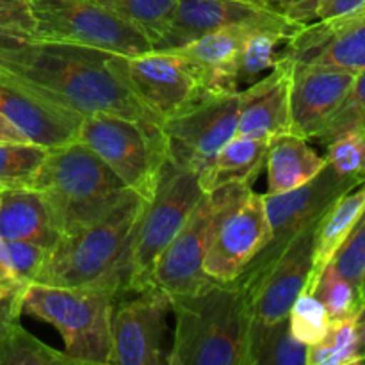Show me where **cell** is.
I'll return each instance as SVG.
<instances>
[{
	"instance_id": "obj_14",
	"label": "cell",
	"mask_w": 365,
	"mask_h": 365,
	"mask_svg": "<svg viewBox=\"0 0 365 365\" xmlns=\"http://www.w3.org/2000/svg\"><path fill=\"white\" fill-rule=\"evenodd\" d=\"M319 220L312 221L305 230L299 232L298 237L287 246L284 255L271 267L250 302L248 307L250 316H252L250 364L252 365L253 355L262 344L267 331L287 319L292 303L305 291L310 271H312L314 242H316Z\"/></svg>"
},
{
	"instance_id": "obj_44",
	"label": "cell",
	"mask_w": 365,
	"mask_h": 365,
	"mask_svg": "<svg viewBox=\"0 0 365 365\" xmlns=\"http://www.w3.org/2000/svg\"><path fill=\"white\" fill-rule=\"evenodd\" d=\"M355 328L356 342H359V364H362L365 360V302L362 303V307H360L359 314H356Z\"/></svg>"
},
{
	"instance_id": "obj_43",
	"label": "cell",
	"mask_w": 365,
	"mask_h": 365,
	"mask_svg": "<svg viewBox=\"0 0 365 365\" xmlns=\"http://www.w3.org/2000/svg\"><path fill=\"white\" fill-rule=\"evenodd\" d=\"M0 141L21 143V141H27V138H25V135L21 134V132L18 130V128L14 127V125L4 116V114H0Z\"/></svg>"
},
{
	"instance_id": "obj_46",
	"label": "cell",
	"mask_w": 365,
	"mask_h": 365,
	"mask_svg": "<svg viewBox=\"0 0 365 365\" xmlns=\"http://www.w3.org/2000/svg\"><path fill=\"white\" fill-rule=\"evenodd\" d=\"M360 294H362V302H365V278H364L362 289H360Z\"/></svg>"
},
{
	"instance_id": "obj_50",
	"label": "cell",
	"mask_w": 365,
	"mask_h": 365,
	"mask_svg": "<svg viewBox=\"0 0 365 365\" xmlns=\"http://www.w3.org/2000/svg\"><path fill=\"white\" fill-rule=\"evenodd\" d=\"M362 364H365V360H364V362H362Z\"/></svg>"
},
{
	"instance_id": "obj_34",
	"label": "cell",
	"mask_w": 365,
	"mask_h": 365,
	"mask_svg": "<svg viewBox=\"0 0 365 365\" xmlns=\"http://www.w3.org/2000/svg\"><path fill=\"white\" fill-rule=\"evenodd\" d=\"M309 346L291 334L289 319L267 331L253 355V365H307Z\"/></svg>"
},
{
	"instance_id": "obj_36",
	"label": "cell",
	"mask_w": 365,
	"mask_h": 365,
	"mask_svg": "<svg viewBox=\"0 0 365 365\" xmlns=\"http://www.w3.org/2000/svg\"><path fill=\"white\" fill-rule=\"evenodd\" d=\"M330 266L346 280L351 282L359 291L362 289L365 278V210L341 248L337 250Z\"/></svg>"
},
{
	"instance_id": "obj_15",
	"label": "cell",
	"mask_w": 365,
	"mask_h": 365,
	"mask_svg": "<svg viewBox=\"0 0 365 365\" xmlns=\"http://www.w3.org/2000/svg\"><path fill=\"white\" fill-rule=\"evenodd\" d=\"M230 25H257L285 32L292 38L303 25L289 20L267 4L252 0H178L166 31L153 43L157 52H170L192 39Z\"/></svg>"
},
{
	"instance_id": "obj_17",
	"label": "cell",
	"mask_w": 365,
	"mask_h": 365,
	"mask_svg": "<svg viewBox=\"0 0 365 365\" xmlns=\"http://www.w3.org/2000/svg\"><path fill=\"white\" fill-rule=\"evenodd\" d=\"M0 114H4L27 141L45 146L46 150L77 141L84 118L34 89L4 77H0Z\"/></svg>"
},
{
	"instance_id": "obj_31",
	"label": "cell",
	"mask_w": 365,
	"mask_h": 365,
	"mask_svg": "<svg viewBox=\"0 0 365 365\" xmlns=\"http://www.w3.org/2000/svg\"><path fill=\"white\" fill-rule=\"evenodd\" d=\"M312 294L323 303L331 321L356 316L364 303L359 289L337 273L330 264L321 273Z\"/></svg>"
},
{
	"instance_id": "obj_7",
	"label": "cell",
	"mask_w": 365,
	"mask_h": 365,
	"mask_svg": "<svg viewBox=\"0 0 365 365\" xmlns=\"http://www.w3.org/2000/svg\"><path fill=\"white\" fill-rule=\"evenodd\" d=\"M360 182L362 180L341 177L334 168L327 164L319 175H316L302 187L292 189L284 195L264 196V210L269 223V239L235 280L245 294L246 305H250L266 274L284 255L287 246L298 237L299 232L305 230L312 221L319 220L339 196Z\"/></svg>"
},
{
	"instance_id": "obj_5",
	"label": "cell",
	"mask_w": 365,
	"mask_h": 365,
	"mask_svg": "<svg viewBox=\"0 0 365 365\" xmlns=\"http://www.w3.org/2000/svg\"><path fill=\"white\" fill-rule=\"evenodd\" d=\"M120 292L110 285L25 287L21 310L59 331L63 353L73 364H109L110 312Z\"/></svg>"
},
{
	"instance_id": "obj_26",
	"label": "cell",
	"mask_w": 365,
	"mask_h": 365,
	"mask_svg": "<svg viewBox=\"0 0 365 365\" xmlns=\"http://www.w3.org/2000/svg\"><path fill=\"white\" fill-rule=\"evenodd\" d=\"M291 38L285 32L277 29L257 27L248 32V36L242 41L241 50L235 64V77L237 84H253L259 81L266 71H271L274 64L280 61L282 53H278L284 43Z\"/></svg>"
},
{
	"instance_id": "obj_29",
	"label": "cell",
	"mask_w": 365,
	"mask_h": 365,
	"mask_svg": "<svg viewBox=\"0 0 365 365\" xmlns=\"http://www.w3.org/2000/svg\"><path fill=\"white\" fill-rule=\"evenodd\" d=\"M73 364L63 351L50 348L20 323L0 337V365Z\"/></svg>"
},
{
	"instance_id": "obj_30",
	"label": "cell",
	"mask_w": 365,
	"mask_h": 365,
	"mask_svg": "<svg viewBox=\"0 0 365 365\" xmlns=\"http://www.w3.org/2000/svg\"><path fill=\"white\" fill-rule=\"evenodd\" d=\"M356 316L331 321L330 331L317 344L309 346L307 365H349L359 364Z\"/></svg>"
},
{
	"instance_id": "obj_32",
	"label": "cell",
	"mask_w": 365,
	"mask_h": 365,
	"mask_svg": "<svg viewBox=\"0 0 365 365\" xmlns=\"http://www.w3.org/2000/svg\"><path fill=\"white\" fill-rule=\"evenodd\" d=\"M351 130L365 132V70L356 73L346 98L342 100L334 116L327 121V125L314 135L312 141L327 146L339 135Z\"/></svg>"
},
{
	"instance_id": "obj_21",
	"label": "cell",
	"mask_w": 365,
	"mask_h": 365,
	"mask_svg": "<svg viewBox=\"0 0 365 365\" xmlns=\"http://www.w3.org/2000/svg\"><path fill=\"white\" fill-rule=\"evenodd\" d=\"M257 25H230L170 50L184 59L207 93L239 91L235 64L242 41ZM269 29V27H267Z\"/></svg>"
},
{
	"instance_id": "obj_11",
	"label": "cell",
	"mask_w": 365,
	"mask_h": 365,
	"mask_svg": "<svg viewBox=\"0 0 365 365\" xmlns=\"http://www.w3.org/2000/svg\"><path fill=\"white\" fill-rule=\"evenodd\" d=\"M109 63L132 95L163 123L212 95L175 53L157 50L135 57L110 53Z\"/></svg>"
},
{
	"instance_id": "obj_38",
	"label": "cell",
	"mask_w": 365,
	"mask_h": 365,
	"mask_svg": "<svg viewBox=\"0 0 365 365\" xmlns=\"http://www.w3.org/2000/svg\"><path fill=\"white\" fill-rule=\"evenodd\" d=\"M319 2L321 0H271L267 6L284 14L289 20L305 27V25L316 21Z\"/></svg>"
},
{
	"instance_id": "obj_24",
	"label": "cell",
	"mask_w": 365,
	"mask_h": 365,
	"mask_svg": "<svg viewBox=\"0 0 365 365\" xmlns=\"http://www.w3.org/2000/svg\"><path fill=\"white\" fill-rule=\"evenodd\" d=\"M365 210V180L356 184L344 195L339 196L330 209L323 214L316 230V242H314V260L309 282L303 292L312 294L317 280L324 267L331 262L337 250L353 230L356 221L360 220Z\"/></svg>"
},
{
	"instance_id": "obj_27",
	"label": "cell",
	"mask_w": 365,
	"mask_h": 365,
	"mask_svg": "<svg viewBox=\"0 0 365 365\" xmlns=\"http://www.w3.org/2000/svg\"><path fill=\"white\" fill-rule=\"evenodd\" d=\"M48 150L29 141H0V191L31 187Z\"/></svg>"
},
{
	"instance_id": "obj_16",
	"label": "cell",
	"mask_w": 365,
	"mask_h": 365,
	"mask_svg": "<svg viewBox=\"0 0 365 365\" xmlns=\"http://www.w3.org/2000/svg\"><path fill=\"white\" fill-rule=\"evenodd\" d=\"M269 239L264 196L250 192L214 234L203 260V273L212 282L232 284Z\"/></svg>"
},
{
	"instance_id": "obj_18",
	"label": "cell",
	"mask_w": 365,
	"mask_h": 365,
	"mask_svg": "<svg viewBox=\"0 0 365 365\" xmlns=\"http://www.w3.org/2000/svg\"><path fill=\"white\" fill-rule=\"evenodd\" d=\"M294 59L282 53L273 70L239 91L237 135L271 141L291 134V86Z\"/></svg>"
},
{
	"instance_id": "obj_3",
	"label": "cell",
	"mask_w": 365,
	"mask_h": 365,
	"mask_svg": "<svg viewBox=\"0 0 365 365\" xmlns=\"http://www.w3.org/2000/svg\"><path fill=\"white\" fill-rule=\"evenodd\" d=\"M146 200L130 191L98 220L61 235L34 284L56 287L110 285L125 294V264Z\"/></svg>"
},
{
	"instance_id": "obj_2",
	"label": "cell",
	"mask_w": 365,
	"mask_h": 365,
	"mask_svg": "<svg viewBox=\"0 0 365 365\" xmlns=\"http://www.w3.org/2000/svg\"><path fill=\"white\" fill-rule=\"evenodd\" d=\"M175 337L170 365H252V316L235 282H210L200 291L171 298Z\"/></svg>"
},
{
	"instance_id": "obj_39",
	"label": "cell",
	"mask_w": 365,
	"mask_h": 365,
	"mask_svg": "<svg viewBox=\"0 0 365 365\" xmlns=\"http://www.w3.org/2000/svg\"><path fill=\"white\" fill-rule=\"evenodd\" d=\"M0 24L31 36L32 16L29 0H0Z\"/></svg>"
},
{
	"instance_id": "obj_19",
	"label": "cell",
	"mask_w": 365,
	"mask_h": 365,
	"mask_svg": "<svg viewBox=\"0 0 365 365\" xmlns=\"http://www.w3.org/2000/svg\"><path fill=\"white\" fill-rule=\"evenodd\" d=\"M356 73L317 64H296L291 86V134L312 141L348 95Z\"/></svg>"
},
{
	"instance_id": "obj_37",
	"label": "cell",
	"mask_w": 365,
	"mask_h": 365,
	"mask_svg": "<svg viewBox=\"0 0 365 365\" xmlns=\"http://www.w3.org/2000/svg\"><path fill=\"white\" fill-rule=\"evenodd\" d=\"M48 250L20 241H4V257L7 269L18 287L25 289L34 284L39 271L45 266Z\"/></svg>"
},
{
	"instance_id": "obj_23",
	"label": "cell",
	"mask_w": 365,
	"mask_h": 365,
	"mask_svg": "<svg viewBox=\"0 0 365 365\" xmlns=\"http://www.w3.org/2000/svg\"><path fill=\"white\" fill-rule=\"evenodd\" d=\"M267 196L298 189L321 173L327 160L317 155L309 141L294 134L277 135L267 150Z\"/></svg>"
},
{
	"instance_id": "obj_47",
	"label": "cell",
	"mask_w": 365,
	"mask_h": 365,
	"mask_svg": "<svg viewBox=\"0 0 365 365\" xmlns=\"http://www.w3.org/2000/svg\"><path fill=\"white\" fill-rule=\"evenodd\" d=\"M260 2H262V4H269L271 0H260Z\"/></svg>"
},
{
	"instance_id": "obj_20",
	"label": "cell",
	"mask_w": 365,
	"mask_h": 365,
	"mask_svg": "<svg viewBox=\"0 0 365 365\" xmlns=\"http://www.w3.org/2000/svg\"><path fill=\"white\" fill-rule=\"evenodd\" d=\"M284 52L296 64H317L359 73L365 70V18L312 21L287 39Z\"/></svg>"
},
{
	"instance_id": "obj_49",
	"label": "cell",
	"mask_w": 365,
	"mask_h": 365,
	"mask_svg": "<svg viewBox=\"0 0 365 365\" xmlns=\"http://www.w3.org/2000/svg\"><path fill=\"white\" fill-rule=\"evenodd\" d=\"M0 294H2V292H0ZM4 294H6V292H4Z\"/></svg>"
},
{
	"instance_id": "obj_8",
	"label": "cell",
	"mask_w": 365,
	"mask_h": 365,
	"mask_svg": "<svg viewBox=\"0 0 365 365\" xmlns=\"http://www.w3.org/2000/svg\"><path fill=\"white\" fill-rule=\"evenodd\" d=\"M78 141L93 150L123 184L148 202L166 160V138L160 125L114 114H89L78 128Z\"/></svg>"
},
{
	"instance_id": "obj_35",
	"label": "cell",
	"mask_w": 365,
	"mask_h": 365,
	"mask_svg": "<svg viewBox=\"0 0 365 365\" xmlns=\"http://www.w3.org/2000/svg\"><path fill=\"white\" fill-rule=\"evenodd\" d=\"M324 160L341 177L365 180V132H346L328 143Z\"/></svg>"
},
{
	"instance_id": "obj_1",
	"label": "cell",
	"mask_w": 365,
	"mask_h": 365,
	"mask_svg": "<svg viewBox=\"0 0 365 365\" xmlns=\"http://www.w3.org/2000/svg\"><path fill=\"white\" fill-rule=\"evenodd\" d=\"M109 56L103 50L32 38L0 64V77L27 86L81 116L106 113L163 127L121 82Z\"/></svg>"
},
{
	"instance_id": "obj_25",
	"label": "cell",
	"mask_w": 365,
	"mask_h": 365,
	"mask_svg": "<svg viewBox=\"0 0 365 365\" xmlns=\"http://www.w3.org/2000/svg\"><path fill=\"white\" fill-rule=\"evenodd\" d=\"M267 150H269L267 139L235 134L217 152L212 164L202 175H198L200 187L203 192H212L214 189L235 182L252 184L266 166Z\"/></svg>"
},
{
	"instance_id": "obj_45",
	"label": "cell",
	"mask_w": 365,
	"mask_h": 365,
	"mask_svg": "<svg viewBox=\"0 0 365 365\" xmlns=\"http://www.w3.org/2000/svg\"><path fill=\"white\" fill-rule=\"evenodd\" d=\"M364 18H365V4L359 11H356V13L349 14V16H344V18H339V20H331V21H356V20H364Z\"/></svg>"
},
{
	"instance_id": "obj_28",
	"label": "cell",
	"mask_w": 365,
	"mask_h": 365,
	"mask_svg": "<svg viewBox=\"0 0 365 365\" xmlns=\"http://www.w3.org/2000/svg\"><path fill=\"white\" fill-rule=\"evenodd\" d=\"M118 16L138 27L153 43L166 31L178 0H96Z\"/></svg>"
},
{
	"instance_id": "obj_41",
	"label": "cell",
	"mask_w": 365,
	"mask_h": 365,
	"mask_svg": "<svg viewBox=\"0 0 365 365\" xmlns=\"http://www.w3.org/2000/svg\"><path fill=\"white\" fill-rule=\"evenodd\" d=\"M365 0H321L316 21H331L356 13Z\"/></svg>"
},
{
	"instance_id": "obj_13",
	"label": "cell",
	"mask_w": 365,
	"mask_h": 365,
	"mask_svg": "<svg viewBox=\"0 0 365 365\" xmlns=\"http://www.w3.org/2000/svg\"><path fill=\"white\" fill-rule=\"evenodd\" d=\"M114 298L110 312L109 364H166L168 316L173 310L171 296L157 285Z\"/></svg>"
},
{
	"instance_id": "obj_33",
	"label": "cell",
	"mask_w": 365,
	"mask_h": 365,
	"mask_svg": "<svg viewBox=\"0 0 365 365\" xmlns=\"http://www.w3.org/2000/svg\"><path fill=\"white\" fill-rule=\"evenodd\" d=\"M289 328L291 334L303 344L314 346L323 341L331 327L323 303L309 292H302L289 310Z\"/></svg>"
},
{
	"instance_id": "obj_40",
	"label": "cell",
	"mask_w": 365,
	"mask_h": 365,
	"mask_svg": "<svg viewBox=\"0 0 365 365\" xmlns=\"http://www.w3.org/2000/svg\"><path fill=\"white\" fill-rule=\"evenodd\" d=\"M24 291L25 289L0 294V337L20 323V317L24 314V310H21Z\"/></svg>"
},
{
	"instance_id": "obj_48",
	"label": "cell",
	"mask_w": 365,
	"mask_h": 365,
	"mask_svg": "<svg viewBox=\"0 0 365 365\" xmlns=\"http://www.w3.org/2000/svg\"><path fill=\"white\" fill-rule=\"evenodd\" d=\"M252 2H260V0H252Z\"/></svg>"
},
{
	"instance_id": "obj_42",
	"label": "cell",
	"mask_w": 365,
	"mask_h": 365,
	"mask_svg": "<svg viewBox=\"0 0 365 365\" xmlns=\"http://www.w3.org/2000/svg\"><path fill=\"white\" fill-rule=\"evenodd\" d=\"M13 291H21V287H18L14 284L13 277H11L9 269H7L6 257H4V239L0 237V292H13Z\"/></svg>"
},
{
	"instance_id": "obj_6",
	"label": "cell",
	"mask_w": 365,
	"mask_h": 365,
	"mask_svg": "<svg viewBox=\"0 0 365 365\" xmlns=\"http://www.w3.org/2000/svg\"><path fill=\"white\" fill-rule=\"evenodd\" d=\"M203 195L198 173L177 166L166 157L152 198L146 202L132 237L125 264V292L153 285V269Z\"/></svg>"
},
{
	"instance_id": "obj_12",
	"label": "cell",
	"mask_w": 365,
	"mask_h": 365,
	"mask_svg": "<svg viewBox=\"0 0 365 365\" xmlns=\"http://www.w3.org/2000/svg\"><path fill=\"white\" fill-rule=\"evenodd\" d=\"M239 91L207 95L185 113L164 121L168 159L202 175L237 134Z\"/></svg>"
},
{
	"instance_id": "obj_4",
	"label": "cell",
	"mask_w": 365,
	"mask_h": 365,
	"mask_svg": "<svg viewBox=\"0 0 365 365\" xmlns=\"http://www.w3.org/2000/svg\"><path fill=\"white\" fill-rule=\"evenodd\" d=\"M31 187L46 200L61 235L102 217L130 191L78 139L46 152Z\"/></svg>"
},
{
	"instance_id": "obj_9",
	"label": "cell",
	"mask_w": 365,
	"mask_h": 365,
	"mask_svg": "<svg viewBox=\"0 0 365 365\" xmlns=\"http://www.w3.org/2000/svg\"><path fill=\"white\" fill-rule=\"evenodd\" d=\"M252 191L248 182H235L212 192H203L177 237L157 260L153 285L166 291L171 298H177L210 284L212 280L203 273V260L210 241L225 217L241 205Z\"/></svg>"
},
{
	"instance_id": "obj_22",
	"label": "cell",
	"mask_w": 365,
	"mask_h": 365,
	"mask_svg": "<svg viewBox=\"0 0 365 365\" xmlns=\"http://www.w3.org/2000/svg\"><path fill=\"white\" fill-rule=\"evenodd\" d=\"M0 237L52 250L61 239L50 207L39 191L14 187L0 191Z\"/></svg>"
},
{
	"instance_id": "obj_10",
	"label": "cell",
	"mask_w": 365,
	"mask_h": 365,
	"mask_svg": "<svg viewBox=\"0 0 365 365\" xmlns=\"http://www.w3.org/2000/svg\"><path fill=\"white\" fill-rule=\"evenodd\" d=\"M31 38L88 46L118 56L152 52L150 39L96 0H29Z\"/></svg>"
}]
</instances>
